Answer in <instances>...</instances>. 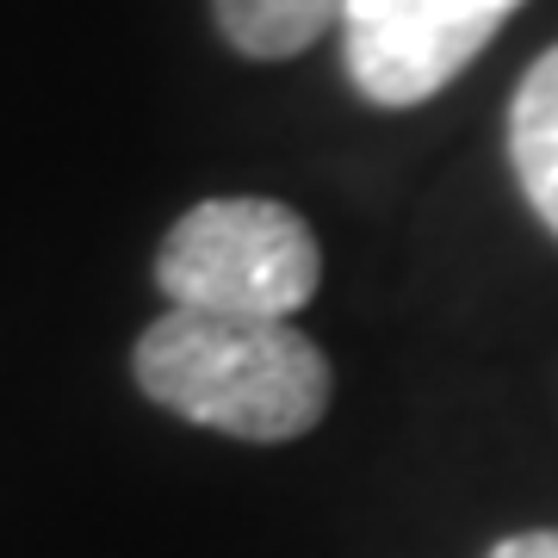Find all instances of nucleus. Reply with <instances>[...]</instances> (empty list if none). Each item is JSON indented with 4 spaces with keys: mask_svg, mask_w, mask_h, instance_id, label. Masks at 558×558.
<instances>
[{
    "mask_svg": "<svg viewBox=\"0 0 558 558\" xmlns=\"http://www.w3.org/2000/svg\"><path fill=\"white\" fill-rule=\"evenodd\" d=\"M143 398L168 416L218 435L279 447L311 435L329 410L336 373L323 348L292 323L218 317V311H161L131 354Z\"/></svg>",
    "mask_w": 558,
    "mask_h": 558,
    "instance_id": "1",
    "label": "nucleus"
},
{
    "mask_svg": "<svg viewBox=\"0 0 558 558\" xmlns=\"http://www.w3.org/2000/svg\"><path fill=\"white\" fill-rule=\"evenodd\" d=\"M317 279L323 248L311 223L260 193L199 199L156 248V286L180 311L292 323V311L317 299Z\"/></svg>",
    "mask_w": 558,
    "mask_h": 558,
    "instance_id": "2",
    "label": "nucleus"
},
{
    "mask_svg": "<svg viewBox=\"0 0 558 558\" xmlns=\"http://www.w3.org/2000/svg\"><path fill=\"white\" fill-rule=\"evenodd\" d=\"M515 7L521 0H348L341 69L360 100L385 112L422 106L484 57Z\"/></svg>",
    "mask_w": 558,
    "mask_h": 558,
    "instance_id": "3",
    "label": "nucleus"
},
{
    "mask_svg": "<svg viewBox=\"0 0 558 558\" xmlns=\"http://www.w3.org/2000/svg\"><path fill=\"white\" fill-rule=\"evenodd\" d=\"M509 168L521 180V199L558 236V44L521 75L509 106Z\"/></svg>",
    "mask_w": 558,
    "mask_h": 558,
    "instance_id": "4",
    "label": "nucleus"
},
{
    "mask_svg": "<svg viewBox=\"0 0 558 558\" xmlns=\"http://www.w3.org/2000/svg\"><path fill=\"white\" fill-rule=\"evenodd\" d=\"M341 13H348V0H211L223 44L248 62L304 57L329 25H341Z\"/></svg>",
    "mask_w": 558,
    "mask_h": 558,
    "instance_id": "5",
    "label": "nucleus"
},
{
    "mask_svg": "<svg viewBox=\"0 0 558 558\" xmlns=\"http://www.w3.org/2000/svg\"><path fill=\"white\" fill-rule=\"evenodd\" d=\"M484 558H558V527H534V534H509L497 539Z\"/></svg>",
    "mask_w": 558,
    "mask_h": 558,
    "instance_id": "6",
    "label": "nucleus"
}]
</instances>
